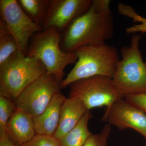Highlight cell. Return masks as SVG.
I'll return each mask as SVG.
<instances>
[{
    "instance_id": "cell-1",
    "label": "cell",
    "mask_w": 146,
    "mask_h": 146,
    "mask_svg": "<svg viewBox=\"0 0 146 146\" xmlns=\"http://www.w3.org/2000/svg\"><path fill=\"white\" fill-rule=\"evenodd\" d=\"M113 33L111 10L99 11L91 4L87 12L72 21L60 33V48L64 52H74L80 47L105 44Z\"/></svg>"
},
{
    "instance_id": "cell-2",
    "label": "cell",
    "mask_w": 146,
    "mask_h": 146,
    "mask_svg": "<svg viewBox=\"0 0 146 146\" xmlns=\"http://www.w3.org/2000/svg\"><path fill=\"white\" fill-rule=\"evenodd\" d=\"M77 57L75 65L66 78L60 82V89L74 82L95 76L112 78L119 61L117 49L106 44L85 46L74 52Z\"/></svg>"
},
{
    "instance_id": "cell-3",
    "label": "cell",
    "mask_w": 146,
    "mask_h": 146,
    "mask_svg": "<svg viewBox=\"0 0 146 146\" xmlns=\"http://www.w3.org/2000/svg\"><path fill=\"white\" fill-rule=\"evenodd\" d=\"M61 34L54 28L43 29L35 33L30 40L26 56L41 61L47 73L54 76L60 82L64 70L76 62L75 53L65 52L60 48Z\"/></svg>"
},
{
    "instance_id": "cell-4",
    "label": "cell",
    "mask_w": 146,
    "mask_h": 146,
    "mask_svg": "<svg viewBox=\"0 0 146 146\" xmlns=\"http://www.w3.org/2000/svg\"><path fill=\"white\" fill-rule=\"evenodd\" d=\"M140 35H134L130 46L122 48V58L112 78L114 88L123 98L129 95L146 93V63L140 51Z\"/></svg>"
},
{
    "instance_id": "cell-5",
    "label": "cell",
    "mask_w": 146,
    "mask_h": 146,
    "mask_svg": "<svg viewBox=\"0 0 146 146\" xmlns=\"http://www.w3.org/2000/svg\"><path fill=\"white\" fill-rule=\"evenodd\" d=\"M46 73L41 61L18 51L0 65V95L15 101L24 89Z\"/></svg>"
},
{
    "instance_id": "cell-6",
    "label": "cell",
    "mask_w": 146,
    "mask_h": 146,
    "mask_svg": "<svg viewBox=\"0 0 146 146\" xmlns=\"http://www.w3.org/2000/svg\"><path fill=\"white\" fill-rule=\"evenodd\" d=\"M69 98L79 99L86 108L109 107L115 102L123 98L114 88L112 78L95 76L74 82L70 85Z\"/></svg>"
},
{
    "instance_id": "cell-7",
    "label": "cell",
    "mask_w": 146,
    "mask_h": 146,
    "mask_svg": "<svg viewBox=\"0 0 146 146\" xmlns=\"http://www.w3.org/2000/svg\"><path fill=\"white\" fill-rule=\"evenodd\" d=\"M60 82L46 73L24 89L14 102L16 109L33 118L44 112L55 95L60 92Z\"/></svg>"
},
{
    "instance_id": "cell-8",
    "label": "cell",
    "mask_w": 146,
    "mask_h": 146,
    "mask_svg": "<svg viewBox=\"0 0 146 146\" xmlns=\"http://www.w3.org/2000/svg\"><path fill=\"white\" fill-rule=\"evenodd\" d=\"M1 20L16 40L19 51L26 56L30 40L43 28L32 21L23 10L18 1H0Z\"/></svg>"
},
{
    "instance_id": "cell-9",
    "label": "cell",
    "mask_w": 146,
    "mask_h": 146,
    "mask_svg": "<svg viewBox=\"0 0 146 146\" xmlns=\"http://www.w3.org/2000/svg\"><path fill=\"white\" fill-rule=\"evenodd\" d=\"M101 120L120 130L132 129L146 138V114L124 98L106 108Z\"/></svg>"
},
{
    "instance_id": "cell-10",
    "label": "cell",
    "mask_w": 146,
    "mask_h": 146,
    "mask_svg": "<svg viewBox=\"0 0 146 146\" xmlns=\"http://www.w3.org/2000/svg\"><path fill=\"white\" fill-rule=\"evenodd\" d=\"M91 0H50L43 25V29L54 28L60 33L72 21L87 12Z\"/></svg>"
},
{
    "instance_id": "cell-11",
    "label": "cell",
    "mask_w": 146,
    "mask_h": 146,
    "mask_svg": "<svg viewBox=\"0 0 146 146\" xmlns=\"http://www.w3.org/2000/svg\"><path fill=\"white\" fill-rule=\"evenodd\" d=\"M88 110L79 99L66 98L61 108L58 126L53 136L58 140L65 136L78 124Z\"/></svg>"
},
{
    "instance_id": "cell-12",
    "label": "cell",
    "mask_w": 146,
    "mask_h": 146,
    "mask_svg": "<svg viewBox=\"0 0 146 146\" xmlns=\"http://www.w3.org/2000/svg\"><path fill=\"white\" fill-rule=\"evenodd\" d=\"M66 98L58 92L44 112L33 118L36 134L50 136L54 134L59 123L61 108Z\"/></svg>"
},
{
    "instance_id": "cell-13",
    "label": "cell",
    "mask_w": 146,
    "mask_h": 146,
    "mask_svg": "<svg viewBox=\"0 0 146 146\" xmlns=\"http://www.w3.org/2000/svg\"><path fill=\"white\" fill-rule=\"evenodd\" d=\"M7 132L16 145L26 143L36 134L33 118L26 112L16 109L7 123Z\"/></svg>"
},
{
    "instance_id": "cell-14",
    "label": "cell",
    "mask_w": 146,
    "mask_h": 146,
    "mask_svg": "<svg viewBox=\"0 0 146 146\" xmlns=\"http://www.w3.org/2000/svg\"><path fill=\"white\" fill-rule=\"evenodd\" d=\"M92 117L90 110H88L78 124L58 140L59 146H83L92 135L88 127Z\"/></svg>"
},
{
    "instance_id": "cell-15",
    "label": "cell",
    "mask_w": 146,
    "mask_h": 146,
    "mask_svg": "<svg viewBox=\"0 0 146 146\" xmlns=\"http://www.w3.org/2000/svg\"><path fill=\"white\" fill-rule=\"evenodd\" d=\"M50 1V0H19L18 2L27 16L35 23L42 27Z\"/></svg>"
},
{
    "instance_id": "cell-16",
    "label": "cell",
    "mask_w": 146,
    "mask_h": 146,
    "mask_svg": "<svg viewBox=\"0 0 146 146\" xmlns=\"http://www.w3.org/2000/svg\"><path fill=\"white\" fill-rule=\"evenodd\" d=\"M119 13L122 15L132 19L133 22L140 23L139 25H134L126 28V33L127 34H135L137 33H146V18L140 16L131 7L123 3L118 5Z\"/></svg>"
},
{
    "instance_id": "cell-17",
    "label": "cell",
    "mask_w": 146,
    "mask_h": 146,
    "mask_svg": "<svg viewBox=\"0 0 146 146\" xmlns=\"http://www.w3.org/2000/svg\"><path fill=\"white\" fill-rule=\"evenodd\" d=\"M16 109L13 101L0 95V136L7 134V123Z\"/></svg>"
},
{
    "instance_id": "cell-18",
    "label": "cell",
    "mask_w": 146,
    "mask_h": 146,
    "mask_svg": "<svg viewBox=\"0 0 146 146\" xmlns=\"http://www.w3.org/2000/svg\"><path fill=\"white\" fill-rule=\"evenodd\" d=\"M18 51L16 40L10 33L0 36V65Z\"/></svg>"
},
{
    "instance_id": "cell-19",
    "label": "cell",
    "mask_w": 146,
    "mask_h": 146,
    "mask_svg": "<svg viewBox=\"0 0 146 146\" xmlns=\"http://www.w3.org/2000/svg\"><path fill=\"white\" fill-rule=\"evenodd\" d=\"M110 131V125L106 124L100 133L92 134L83 146H107Z\"/></svg>"
},
{
    "instance_id": "cell-20",
    "label": "cell",
    "mask_w": 146,
    "mask_h": 146,
    "mask_svg": "<svg viewBox=\"0 0 146 146\" xmlns=\"http://www.w3.org/2000/svg\"><path fill=\"white\" fill-rule=\"evenodd\" d=\"M19 146H59V141L53 135L36 134L30 141Z\"/></svg>"
},
{
    "instance_id": "cell-21",
    "label": "cell",
    "mask_w": 146,
    "mask_h": 146,
    "mask_svg": "<svg viewBox=\"0 0 146 146\" xmlns=\"http://www.w3.org/2000/svg\"><path fill=\"white\" fill-rule=\"evenodd\" d=\"M124 99L146 114V93L129 95Z\"/></svg>"
},
{
    "instance_id": "cell-22",
    "label": "cell",
    "mask_w": 146,
    "mask_h": 146,
    "mask_svg": "<svg viewBox=\"0 0 146 146\" xmlns=\"http://www.w3.org/2000/svg\"><path fill=\"white\" fill-rule=\"evenodd\" d=\"M0 146H17L12 141L8 134L0 136Z\"/></svg>"
},
{
    "instance_id": "cell-23",
    "label": "cell",
    "mask_w": 146,
    "mask_h": 146,
    "mask_svg": "<svg viewBox=\"0 0 146 146\" xmlns=\"http://www.w3.org/2000/svg\"><path fill=\"white\" fill-rule=\"evenodd\" d=\"M145 139H146V138H145ZM145 146H146V141L145 145Z\"/></svg>"
},
{
    "instance_id": "cell-24",
    "label": "cell",
    "mask_w": 146,
    "mask_h": 146,
    "mask_svg": "<svg viewBox=\"0 0 146 146\" xmlns=\"http://www.w3.org/2000/svg\"><path fill=\"white\" fill-rule=\"evenodd\" d=\"M145 63H146V61Z\"/></svg>"
}]
</instances>
